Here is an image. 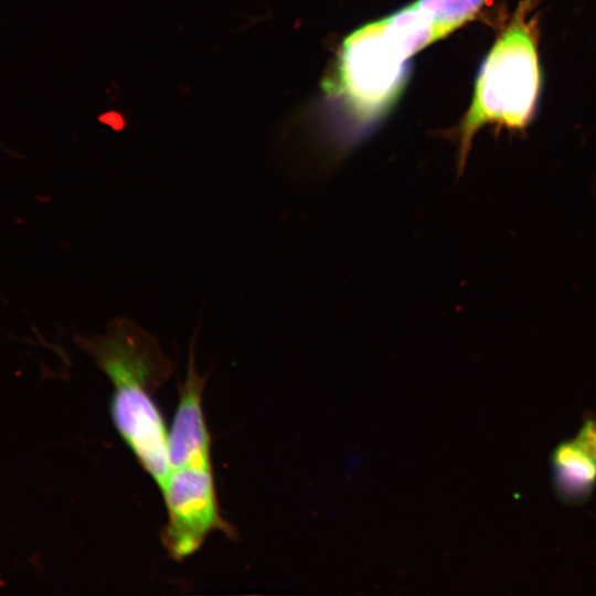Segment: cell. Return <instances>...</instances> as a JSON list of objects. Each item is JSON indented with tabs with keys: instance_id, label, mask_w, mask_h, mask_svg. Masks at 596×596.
<instances>
[{
	"instance_id": "6da1fadb",
	"label": "cell",
	"mask_w": 596,
	"mask_h": 596,
	"mask_svg": "<svg viewBox=\"0 0 596 596\" xmlns=\"http://www.w3.org/2000/svg\"><path fill=\"white\" fill-rule=\"evenodd\" d=\"M77 342L113 384V424L160 489L169 475L168 432L155 393L170 377L172 362L153 336L124 317Z\"/></svg>"
},
{
	"instance_id": "7a4b0ae2",
	"label": "cell",
	"mask_w": 596,
	"mask_h": 596,
	"mask_svg": "<svg viewBox=\"0 0 596 596\" xmlns=\"http://www.w3.org/2000/svg\"><path fill=\"white\" fill-rule=\"evenodd\" d=\"M536 0H522L486 55L470 106L458 128L457 173L461 174L476 134L487 125L524 130L541 88Z\"/></svg>"
},
{
	"instance_id": "3957f363",
	"label": "cell",
	"mask_w": 596,
	"mask_h": 596,
	"mask_svg": "<svg viewBox=\"0 0 596 596\" xmlns=\"http://www.w3.org/2000/svg\"><path fill=\"white\" fill-rule=\"evenodd\" d=\"M408 60L389 34L384 19L364 24L344 39L323 86L351 124L352 141L398 99L408 76Z\"/></svg>"
},
{
	"instance_id": "277c9868",
	"label": "cell",
	"mask_w": 596,
	"mask_h": 596,
	"mask_svg": "<svg viewBox=\"0 0 596 596\" xmlns=\"http://www.w3.org/2000/svg\"><path fill=\"white\" fill-rule=\"evenodd\" d=\"M160 490L168 514L162 543L175 561L195 553L212 532L233 534L220 512L212 467L170 469Z\"/></svg>"
},
{
	"instance_id": "5b68a950",
	"label": "cell",
	"mask_w": 596,
	"mask_h": 596,
	"mask_svg": "<svg viewBox=\"0 0 596 596\" xmlns=\"http://www.w3.org/2000/svg\"><path fill=\"white\" fill-rule=\"evenodd\" d=\"M194 334L184 381L180 386L179 402L173 423L168 433L169 470L181 467H212L211 436L202 408V393L206 376L200 375L194 365Z\"/></svg>"
},
{
	"instance_id": "8992f818",
	"label": "cell",
	"mask_w": 596,
	"mask_h": 596,
	"mask_svg": "<svg viewBox=\"0 0 596 596\" xmlns=\"http://www.w3.org/2000/svg\"><path fill=\"white\" fill-rule=\"evenodd\" d=\"M553 485L558 498L570 504L586 501L596 486V461L574 440L558 444L551 456Z\"/></svg>"
},
{
	"instance_id": "52a82bcc",
	"label": "cell",
	"mask_w": 596,
	"mask_h": 596,
	"mask_svg": "<svg viewBox=\"0 0 596 596\" xmlns=\"http://www.w3.org/2000/svg\"><path fill=\"white\" fill-rule=\"evenodd\" d=\"M384 21L389 34L408 58L453 32L433 21L414 2L384 18Z\"/></svg>"
},
{
	"instance_id": "ba28073f",
	"label": "cell",
	"mask_w": 596,
	"mask_h": 596,
	"mask_svg": "<svg viewBox=\"0 0 596 596\" xmlns=\"http://www.w3.org/2000/svg\"><path fill=\"white\" fill-rule=\"evenodd\" d=\"M488 0H416L414 3L433 21L453 32L470 22Z\"/></svg>"
},
{
	"instance_id": "9c48e42d",
	"label": "cell",
	"mask_w": 596,
	"mask_h": 596,
	"mask_svg": "<svg viewBox=\"0 0 596 596\" xmlns=\"http://www.w3.org/2000/svg\"><path fill=\"white\" fill-rule=\"evenodd\" d=\"M574 443L589 458L596 461V417L588 414L581 425Z\"/></svg>"
}]
</instances>
